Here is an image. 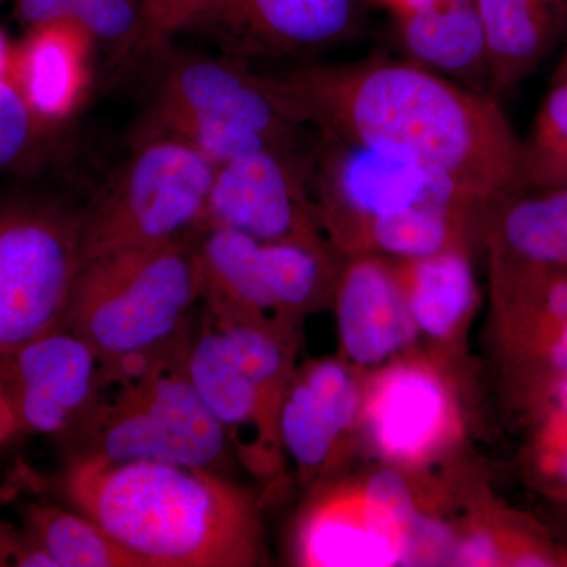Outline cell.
I'll list each match as a JSON object with an SVG mask.
<instances>
[{
	"label": "cell",
	"mask_w": 567,
	"mask_h": 567,
	"mask_svg": "<svg viewBox=\"0 0 567 567\" xmlns=\"http://www.w3.org/2000/svg\"><path fill=\"white\" fill-rule=\"evenodd\" d=\"M316 132L312 199L324 238L341 259H413L481 241L494 204L404 153Z\"/></svg>",
	"instance_id": "3"
},
{
	"label": "cell",
	"mask_w": 567,
	"mask_h": 567,
	"mask_svg": "<svg viewBox=\"0 0 567 567\" xmlns=\"http://www.w3.org/2000/svg\"><path fill=\"white\" fill-rule=\"evenodd\" d=\"M453 354L413 349L364 375L357 435L382 465L421 473L453 453L465 434Z\"/></svg>",
	"instance_id": "10"
},
{
	"label": "cell",
	"mask_w": 567,
	"mask_h": 567,
	"mask_svg": "<svg viewBox=\"0 0 567 567\" xmlns=\"http://www.w3.org/2000/svg\"><path fill=\"white\" fill-rule=\"evenodd\" d=\"M102 382L99 354L63 327L0 353V386L21 435L70 442L95 410Z\"/></svg>",
	"instance_id": "14"
},
{
	"label": "cell",
	"mask_w": 567,
	"mask_h": 567,
	"mask_svg": "<svg viewBox=\"0 0 567 567\" xmlns=\"http://www.w3.org/2000/svg\"><path fill=\"white\" fill-rule=\"evenodd\" d=\"M14 7L20 20L31 29L71 18L66 0H14Z\"/></svg>",
	"instance_id": "30"
},
{
	"label": "cell",
	"mask_w": 567,
	"mask_h": 567,
	"mask_svg": "<svg viewBox=\"0 0 567 567\" xmlns=\"http://www.w3.org/2000/svg\"><path fill=\"white\" fill-rule=\"evenodd\" d=\"M309 492L295 525L292 554L298 566L420 563L427 524L412 473L385 466L353 480L330 477Z\"/></svg>",
	"instance_id": "8"
},
{
	"label": "cell",
	"mask_w": 567,
	"mask_h": 567,
	"mask_svg": "<svg viewBox=\"0 0 567 567\" xmlns=\"http://www.w3.org/2000/svg\"><path fill=\"white\" fill-rule=\"evenodd\" d=\"M10 529V522L0 518V567H3V565H6V548L7 543H9Z\"/></svg>",
	"instance_id": "34"
},
{
	"label": "cell",
	"mask_w": 567,
	"mask_h": 567,
	"mask_svg": "<svg viewBox=\"0 0 567 567\" xmlns=\"http://www.w3.org/2000/svg\"><path fill=\"white\" fill-rule=\"evenodd\" d=\"M20 435L21 432L20 427H18L17 417L13 415L9 399H7L2 386H0V447L9 445Z\"/></svg>",
	"instance_id": "31"
},
{
	"label": "cell",
	"mask_w": 567,
	"mask_h": 567,
	"mask_svg": "<svg viewBox=\"0 0 567 567\" xmlns=\"http://www.w3.org/2000/svg\"><path fill=\"white\" fill-rule=\"evenodd\" d=\"M375 2L386 7V9H390L393 11V14H395L410 9V7L416 6L421 0H375Z\"/></svg>",
	"instance_id": "33"
},
{
	"label": "cell",
	"mask_w": 567,
	"mask_h": 567,
	"mask_svg": "<svg viewBox=\"0 0 567 567\" xmlns=\"http://www.w3.org/2000/svg\"><path fill=\"white\" fill-rule=\"evenodd\" d=\"M567 80V52L565 54V58L561 59V62L558 63V69L555 71L554 80Z\"/></svg>",
	"instance_id": "35"
},
{
	"label": "cell",
	"mask_w": 567,
	"mask_h": 567,
	"mask_svg": "<svg viewBox=\"0 0 567 567\" xmlns=\"http://www.w3.org/2000/svg\"><path fill=\"white\" fill-rule=\"evenodd\" d=\"M194 248L203 298L295 331L331 301L341 267L330 246L262 241L229 229L200 230Z\"/></svg>",
	"instance_id": "11"
},
{
	"label": "cell",
	"mask_w": 567,
	"mask_h": 567,
	"mask_svg": "<svg viewBox=\"0 0 567 567\" xmlns=\"http://www.w3.org/2000/svg\"><path fill=\"white\" fill-rule=\"evenodd\" d=\"M204 229L330 246L312 199L311 148H265L218 164L197 233Z\"/></svg>",
	"instance_id": "13"
},
{
	"label": "cell",
	"mask_w": 567,
	"mask_h": 567,
	"mask_svg": "<svg viewBox=\"0 0 567 567\" xmlns=\"http://www.w3.org/2000/svg\"><path fill=\"white\" fill-rule=\"evenodd\" d=\"M61 488L73 509L145 567H249L264 559L256 502L223 473L74 456Z\"/></svg>",
	"instance_id": "2"
},
{
	"label": "cell",
	"mask_w": 567,
	"mask_h": 567,
	"mask_svg": "<svg viewBox=\"0 0 567 567\" xmlns=\"http://www.w3.org/2000/svg\"><path fill=\"white\" fill-rule=\"evenodd\" d=\"M186 338L148 363L103 372L95 410L70 440L71 457L164 462L218 473L229 466L235 457L229 440L186 374Z\"/></svg>",
	"instance_id": "5"
},
{
	"label": "cell",
	"mask_w": 567,
	"mask_h": 567,
	"mask_svg": "<svg viewBox=\"0 0 567 567\" xmlns=\"http://www.w3.org/2000/svg\"><path fill=\"white\" fill-rule=\"evenodd\" d=\"M92 33L76 20L31 29L13 58V81L41 121H61L84 89V51Z\"/></svg>",
	"instance_id": "23"
},
{
	"label": "cell",
	"mask_w": 567,
	"mask_h": 567,
	"mask_svg": "<svg viewBox=\"0 0 567 567\" xmlns=\"http://www.w3.org/2000/svg\"><path fill=\"white\" fill-rule=\"evenodd\" d=\"M210 0H142L145 48L166 47L177 33L188 31Z\"/></svg>",
	"instance_id": "29"
},
{
	"label": "cell",
	"mask_w": 567,
	"mask_h": 567,
	"mask_svg": "<svg viewBox=\"0 0 567 567\" xmlns=\"http://www.w3.org/2000/svg\"><path fill=\"white\" fill-rule=\"evenodd\" d=\"M492 333L507 399L522 413L567 375V274L492 309Z\"/></svg>",
	"instance_id": "19"
},
{
	"label": "cell",
	"mask_w": 567,
	"mask_h": 567,
	"mask_svg": "<svg viewBox=\"0 0 567 567\" xmlns=\"http://www.w3.org/2000/svg\"><path fill=\"white\" fill-rule=\"evenodd\" d=\"M71 18L115 50L145 48L142 0H66Z\"/></svg>",
	"instance_id": "27"
},
{
	"label": "cell",
	"mask_w": 567,
	"mask_h": 567,
	"mask_svg": "<svg viewBox=\"0 0 567 567\" xmlns=\"http://www.w3.org/2000/svg\"><path fill=\"white\" fill-rule=\"evenodd\" d=\"M476 7L495 96L529 76L567 28V0H476Z\"/></svg>",
	"instance_id": "22"
},
{
	"label": "cell",
	"mask_w": 567,
	"mask_h": 567,
	"mask_svg": "<svg viewBox=\"0 0 567 567\" xmlns=\"http://www.w3.org/2000/svg\"><path fill=\"white\" fill-rule=\"evenodd\" d=\"M473 249L393 260L395 278L421 339L440 352L456 353L475 316L480 292Z\"/></svg>",
	"instance_id": "21"
},
{
	"label": "cell",
	"mask_w": 567,
	"mask_h": 567,
	"mask_svg": "<svg viewBox=\"0 0 567 567\" xmlns=\"http://www.w3.org/2000/svg\"><path fill=\"white\" fill-rule=\"evenodd\" d=\"M520 415L528 425L524 465L529 483L567 505V375Z\"/></svg>",
	"instance_id": "25"
},
{
	"label": "cell",
	"mask_w": 567,
	"mask_h": 567,
	"mask_svg": "<svg viewBox=\"0 0 567 567\" xmlns=\"http://www.w3.org/2000/svg\"><path fill=\"white\" fill-rule=\"evenodd\" d=\"M341 358L358 371H374L420 342L395 278L393 260L377 254L344 257L333 298Z\"/></svg>",
	"instance_id": "18"
},
{
	"label": "cell",
	"mask_w": 567,
	"mask_h": 567,
	"mask_svg": "<svg viewBox=\"0 0 567 567\" xmlns=\"http://www.w3.org/2000/svg\"><path fill=\"white\" fill-rule=\"evenodd\" d=\"M21 527L39 544L54 567H145L100 525L43 499L18 509Z\"/></svg>",
	"instance_id": "24"
},
{
	"label": "cell",
	"mask_w": 567,
	"mask_h": 567,
	"mask_svg": "<svg viewBox=\"0 0 567 567\" xmlns=\"http://www.w3.org/2000/svg\"><path fill=\"white\" fill-rule=\"evenodd\" d=\"M364 375L341 357L295 368L279 410V440L308 491L333 477L357 435Z\"/></svg>",
	"instance_id": "15"
},
{
	"label": "cell",
	"mask_w": 567,
	"mask_h": 567,
	"mask_svg": "<svg viewBox=\"0 0 567 567\" xmlns=\"http://www.w3.org/2000/svg\"><path fill=\"white\" fill-rule=\"evenodd\" d=\"M276 80L316 130L404 153L494 205L527 192L520 137L492 93L406 59L308 65Z\"/></svg>",
	"instance_id": "1"
},
{
	"label": "cell",
	"mask_w": 567,
	"mask_h": 567,
	"mask_svg": "<svg viewBox=\"0 0 567 567\" xmlns=\"http://www.w3.org/2000/svg\"><path fill=\"white\" fill-rule=\"evenodd\" d=\"M357 21V0H210L189 29L234 58L264 59L333 47Z\"/></svg>",
	"instance_id": "17"
},
{
	"label": "cell",
	"mask_w": 567,
	"mask_h": 567,
	"mask_svg": "<svg viewBox=\"0 0 567 567\" xmlns=\"http://www.w3.org/2000/svg\"><path fill=\"white\" fill-rule=\"evenodd\" d=\"M155 123V133L188 142L215 164L265 148H301L306 130H315L276 78L205 58L171 65L156 96Z\"/></svg>",
	"instance_id": "6"
},
{
	"label": "cell",
	"mask_w": 567,
	"mask_h": 567,
	"mask_svg": "<svg viewBox=\"0 0 567 567\" xmlns=\"http://www.w3.org/2000/svg\"><path fill=\"white\" fill-rule=\"evenodd\" d=\"M13 80V55H11L9 41L0 31V84Z\"/></svg>",
	"instance_id": "32"
},
{
	"label": "cell",
	"mask_w": 567,
	"mask_h": 567,
	"mask_svg": "<svg viewBox=\"0 0 567 567\" xmlns=\"http://www.w3.org/2000/svg\"><path fill=\"white\" fill-rule=\"evenodd\" d=\"M183 363L235 458L252 475L278 476L286 458L279 410L292 377L238 353L203 309L194 316Z\"/></svg>",
	"instance_id": "12"
},
{
	"label": "cell",
	"mask_w": 567,
	"mask_h": 567,
	"mask_svg": "<svg viewBox=\"0 0 567 567\" xmlns=\"http://www.w3.org/2000/svg\"><path fill=\"white\" fill-rule=\"evenodd\" d=\"M81 212L0 194V353L61 328L82 268Z\"/></svg>",
	"instance_id": "9"
},
{
	"label": "cell",
	"mask_w": 567,
	"mask_h": 567,
	"mask_svg": "<svg viewBox=\"0 0 567 567\" xmlns=\"http://www.w3.org/2000/svg\"><path fill=\"white\" fill-rule=\"evenodd\" d=\"M216 166L188 142L153 133L81 212L82 265L185 240L199 230Z\"/></svg>",
	"instance_id": "7"
},
{
	"label": "cell",
	"mask_w": 567,
	"mask_h": 567,
	"mask_svg": "<svg viewBox=\"0 0 567 567\" xmlns=\"http://www.w3.org/2000/svg\"><path fill=\"white\" fill-rule=\"evenodd\" d=\"M50 123L33 114L17 82L0 84V173L24 166L39 151Z\"/></svg>",
	"instance_id": "28"
},
{
	"label": "cell",
	"mask_w": 567,
	"mask_h": 567,
	"mask_svg": "<svg viewBox=\"0 0 567 567\" xmlns=\"http://www.w3.org/2000/svg\"><path fill=\"white\" fill-rule=\"evenodd\" d=\"M520 156L527 189L567 186V80L551 81L520 140Z\"/></svg>",
	"instance_id": "26"
},
{
	"label": "cell",
	"mask_w": 567,
	"mask_h": 567,
	"mask_svg": "<svg viewBox=\"0 0 567 567\" xmlns=\"http://www.w3.org/2000/svg\"><path fill=\"white\" fill-rule=\"evenodd\" d=\"M200 300L193 235L82 265L62 327L95 350L104 372L118 371L182 344Z\"/></svg>",
	"instance_id": "4"
},
{
	"label": "cell",
	"mask_w": 567,
	"mask_h": 567,
	"mask_svg": "<svg viewBox=\"0 0 567 567\" xmlns=\"http://www.w3.org/2000/svg\"><path fill=\"white\" fill-rule=\"evenodd\" d=\"M492 309L567 274V186L496 204L483 234Z\"/></svg>",
	"instance_id": "16"
},
{
	"label": "cell",
	"mask_w": 567,
	"mask_h": 567,
	"mask_svg": "<svg viewBox=\"0 0 567 567\" xmlns=\"http://www.w3.org/2000/svg\"><path fill=\"white\" fill-rule=\"evenodd\" d=\"M394 32L406 61L473 91L492 93L476 0H421L394 14Z\"/></svg>",
	"instance_id": "20"
}]
</instances>
